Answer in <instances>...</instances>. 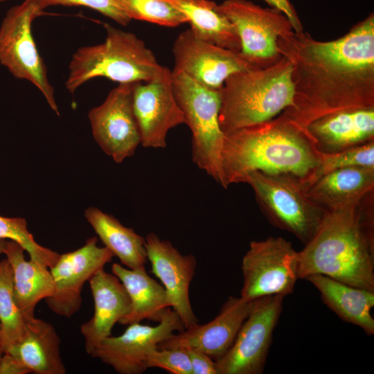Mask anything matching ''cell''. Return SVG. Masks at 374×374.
<instances>
[{
	"label": "cell",
	"mask_w": 374,
	"mask_h": 374,
	"mask_svg": "<svg viewBox=\"0 0 374 374\" xmlns=\"http://www.w3.org/2000/svg\"><path fill=\"white\" fill-rule=\"evenodd\" d=\"M44 12L35 0L10 8L0 25V64L16 78L31 82L59 115L54 89L32 34V24Z\"/></svg>",
	"instance_id": "52a82bcc"
},
{
	"label": "cell",
	"mask_w": 374,
	"mask_h": 374,
	"mask_svg": "<svg viewBox=\"0 0 374 374\" xmlns=\"http://www.w3.org/2000/svg\"><path fill=\"white\" fill-rule=\"evenodd\" d=\"M0 346L4 353L21 340L26 330L14 298L12 269L6 258L0 260Z\"/></svg>",
	"instance_id": "83f0119b"
},
{
	"label": "cell",
	"mask_w": 374,
	"mask_h": 374,
	"mask_svg": "<svg viewBox=\"0 0 374 374\" xmlns=\"http://www.w3.org/2000/svg\"><path fill=\"white\" fill-rule=\"evenodd\" d=\"M145 239L151 271L163 285L172 310L180 317L185 329L195 326L199 321L189 298L190 284L197 265L195 256L181 254L171 242L154 233H148Z\"/></svg>",
	"instance_id": "e0dca14e"
},
{
	"label": "cell",
	"mask_w": 374,
	"mask_h": 374,
	"mask_svg": "<svg viewBox=\"0 0 374 374\" xmlns=\"http://www.w3.org/2000/svg\"><path fill=\"white\" fill-rule=\"evenodd\" d=\"M6 240H0V255L3 253ZM0 337H1V326H0Z\"/></svg>",
	"instance_id": "8d00e7d4"
},
{
	"label": "cell",
	"mask_w": 374,
	"mask_h": 374,
	"mask_svg": "<svg viewBox=\"0 0 374 374\" xmlns=\"http://www.w3.org/2000/svg\"><path fill=\"white\" fill-rule=\"evenodd\" d=\"M361 200L327 213L298 251L300 279L321 274L374 292V234L362 222Z\"/></svg>",
	"instance_id": "7a4b0ae2"
},
{
	"label": "cell",
	"mask_w": 374,
	"mask_h": 374,
	"mask_svg": "<svg viewBox=\"0 0 374 374\" xmlns=\"http://www.w3.org/2000/svg\"><path fill=\"white\" fill-rule=\"evenodd\" d=\"M244 183L252 188L269 222L304 244L315 235L328 212L313 202L299 179L291 175L253 171L247 175Z\"/></svg>",
	"instance_id": "8992f818"
},
{
	"label": "cell",
	"mask_w": 374,
	"mask_h": 374,
	"mask_svg": "<svg viewBox=\"0 0 374 374\" xmlns=\"http://www.w3.org/2000/svg\"><path fill=\"white\" fill-rule=\"evenodd\" d=\"M44 10L52 6H84L96 10L122 26H127L131 19L121 8L117 0H35Z\"/></svg>",
	"instance_id": "d6a6232c"
},
{
	"label": "cell",
	"mask_w": 374,
	"mask_h": 374,
	"mask_svg": "<svg viewBox=\"0 0 374 374\" xmlns=\"http://www.w3.org/2000/svg\"><path fill=\"white\" fill-rule=\"evenodd\" d=\"M6 239L18 243L28 253L30 260L46 267L51 268L59 258L58 253L36 242L28 231L24 218L0 216V240Z\"/></svg>",
	"instance_id": "4dcf8cb0"
},
{
	"label": "cell",
	"mask_w": 374,
	"mask_h": 374,
	"mask_svg": "<svg viewBox=\"0 0 374 374\" xmlns=\"http://www.w3.org/2000/svg\"><path fill=\"white\" fill-rule=\"evenodd\" d=\"M30 371L15 356L4 353L0 362V374H28Z\"/></svg>",
	"instance_id": "d590c367"
},
{
	"label": "cell",
	"mask_w": 374,
	"mask_h": 374,
	"mask_svg": "<svg viewBox=\"0 0 374 374\" xmlns=\"http://www.w3.org/2000/svg\"><path fill=\"white\" fill-rule=\"evenodd\" d=\"M175 98L192 134V160L220 185L224 134L219 114L220 90L208 88L181 72L171 71Z\"/></svg>",
	"instance_id": "5b68a950"
},
{
	"label": "cell",
	"mask_w": 374,
	"mask_h": 374,
	"mask_svg": "<svg viewBox=\"0 0 374 374\" xmlns=\"http://www.w3.org/2000/svg\"><path fill=\"white\" fill-rule=\"evenodd\" d=\"M305 135L321 153H335L374 141V107H353L320 117Z\"/></svg>",
	"instance_id": "d6986e66"
},
{
	"label": "cell",
	"mask_w": 374,
	"mask_h": 374,
	"mask_svg": "<svg viewBox=\"0 0 374 374\" xmlns=\"http://www.w3.org/2000/svg\"><path fill=\"white\" fill-rule=\"evenodd\" d=\"M185 327L179 315L168 308L159 323L155 326L133 323L118 337H107L90 355L110 366L119 374H140L148 367V351L175 332H181Z\"/></svg>",
	"instance_id": "8fae6325"
},
{
	"label": "cell",
	"mask_w": 374,
	"mask_h": 374,
	"mask_svg": "<svg viewBox=\"0 0 374 374\" xmlns=\"http://www.w3.org/2000/svg\"><path fill=\"white\" fill-rule=\"evenodd\" d=\"M112 272L123 284L130 299L129 312L118 322L122 325L144 319L160 322L171 303L163 286L147 274L145 267L129 269L114 263Z\"/></svg>",
	"instance_id": "cb8c5ba5"
},
{
	"label": "cell",
	"mask_w": 374,
	"mask_h": 374,
	"mask_svg": "<svg viewBox=\"0 0 374 374\" xmlns=\"http://www.w3.org/2000/svg\"><path fill=\"white\" fill-rule=\"evenodd\" d=\"M190 362L192 374H217L215 361L199 350L186 349Z\"/></svg>",
	"instance_id": "836d02e7"
},
{
	"label": "cell",
	"mask_w": 374,
	"mask_h": 374,
	"mask_svg": "<svg viewBox=\"0 0 374 374\" xmlns=\"http://www.w3.org/2000/svg\"><path fill=\"white\" fill-rule=\"evenodd\" d=\"M6 0H0V2H3V1H5Z\"/></svg>",
	"instance_id": "f35d334b"
},
{
	"label": "cell",
	"mask_w": 374,
	"mask_h": 374,
	"mask_svg": "<svg viewBox=\"0 0 374 374\" xmlns=\"http://www.w3.org/2000/svg\"><path fill=\"white\" fill-rule=\"evenodd\" d=\"M181 10L197 39L225 48L240 51L236 30L211 0H168Z\"/></svg>",
	"instance_id": "4316f807"
},
{
	"label": "cell",
	"mask_w": 374,
	"mask_h": 374,
	"mask_svg": "<svg viewBox=\"0 0 374 374\" xmlns=\"http://www.w3.org/2000/svg\"><path fill=\"white\" fill-rule=\"evenodd\" d=\"M174 68L198 83L220 90L231 75L258 66L240 53L203 42L190 28L181 32L172 46Z\"/></svg>",
	"instance_id": "5bb4252c"
},
{
	"label": "cell",
	"mask_w": 374,
	"mask_h": 374,
	"mask_svg": "<svg viewBox=\"0 0 374 374\" xmlns=\"http://www.w3.org/2000/svg\"><path fill=\"white\" fill-rule=\"evenodd\" d=\"M146 364L148 368H159L171 374H192L186 349L151 348L147 353Z\"/></svg>",
	"instance_id": "1f68e13d"
},
{
	"label": "cell",
	"mask_w": 374,
	"mask_h": 374,
	"mask_svg": "<svg viewBox=\"0 0 374 374\" xmlns=\"http://www.w3.org/2000/svg\"><path fill=\"white\" fill-rule=\"evenodd\" d=\"M220 10L235 27L240 41V53L258 66L279 52V37L291 34L287 17L274 8H263L247 0H226Z\"/></svg>",
	"instance_id": "30bf717a"
},
{
	"label": "cell",
	"mask_w": 374,
	"mask_h": 374,
	"mask_svg": "<svg viewBox=\"0 0 374 374\" xmlns=\"http://www.w3.org/2000/svg\"><path fill=\"white\" fill-rule=\"evenodd\" d=\"M35 374H64L60 338L50 323L35 317L26 322L23 338L7 352Z\"/></svg>",
	"instance_id": "d4e9b609"
},
{
	"label": "cell",
	"mask_w": 374,
	"mask_h": 374,
	"mask_svg": "<svg viewBox=\"0 0 374 374\" xmlns=\"http://www.w3.org/2000/svg\"><path fill=\"white\" fill-rule=\"evenodd\" d=\"M305 190L316 204L328 211H335L358 202L374 191V168L354 166L335 170Z\"/></svg>",
	"instance_id": "7402d4cb"
},
{
	"label": "cell",
	"mask_w": 374,
	"mask_h": 374,
	"mask_svg": "<svg viewBox=\"0 0 374 374\" xmlns=\"http://www.w3.org/2000/svg\"><path fill=\"white\" fill-rule=\"evenodd\" d=\"M84 217L105 247L124 266L132 269L145 267L148 260L145 238L98 208H87Z\"/></svg>",
	"instance_id": "484cf974"
},
{
	"label": "cell",
	"mask_w": 374,
	"mask_h": 374,
	"mask_svg": "<svg viewBox=\"0 0 374 374\" xmlns=\"http://www.w3.org/2000/svg\"><path fill=\"white\" fill-rule=\"evenodd\" d=\"M294 73L292 61L283 60L229 76L220 89L219 121L224 134L268 121L293 107Z\"/></svg>",
	"instance_id": "3957f363"
},
{
	"label": "cell",
	"mask_w": 374,
	"mask_h": 374,
	"mask_svg": "<svg viewBox=\"0 0 374 374\" xmlns=\"http://www.w3.org/2000/svg\"><path fill=\"white\" fill-rule=\"evenodd\" d=\"M319 159V152L305 134L281 116L224 134L221 186L244 183L253 171L291 175L303 181Z\"/></svg>",
	"instance_id": "6da1fadb"
},
{
	"label": "cell",
	"mask_w": 374,
	"mask_h": 374,
	"mask_svg": "<svg viewBox=\"0 0 374 374\" xmlns=\"http://www.w3.org/2000/svg\"><path fill=\"white\" fill-rule=\"evenodd\" d=\"M284 297L273 295L253 301L231 346L215 361L217 374L262 373Z\"/></svg>",
	"instance_id": "9c48e42d"
},
{
	"label": "cell",
	"mask_w": 374,
	"mask_h": 374,
	"mask_svg": "<svg viewBox=\"0 0 374 374\" xmlns=\"http://www.w3.org/2000/svg\"><path fill=\"white\" fill-rule=\"evenodd\" d=\"M240 297L247 301L293 292L299 276V253L281 237L253 240L242 261Z\"/></svg>",
	"instance_id": "ba28073f"
},
{
	"label": "cell",
	"mask_w": 374,
	"mask_h": 374,
	"mask_svg": "<svg viewBox=\"0 0 374 374\" xmlns=\"http://www.w3.org/2000/svg\"><path fill=\"white\" fill-rule=\"evenodd\" d=\"M134 83L119 84L88 114L95 141L118 163L132 156L141 144L132 105Z\"/></svg>",
	"instance_id": "7c38bea8"
},
{
	"label": "cell",
	"mask_w": 374,
	"mask_h": 374,
	"mask_svg": "<svg viewBox=\"0 0 374 374\" xmlns=\"http://www.w3.org/2000/svg\"><path fill=\"white\" fill-rule=\"evenodd\" d=\"M132 105L145 148H166L168 131L185 123L174 94L171 71L166 66L157 77L134 83Z\"/></svg>",
	"instance_id": "4fadbf2b"
},
{
	"label": "cell",
	"mask_w": 374,
	"mask_h": 374,
	"mask_svg": "<svg viewBox=\"0 0 374 374\" xmlns=\"http://www.w3.org/2000/svg\"><path fill=\"white\" fill-rule=\"evenodd\" d=\"M104 42L78 48L69 63L65 87L70 93L91 79L108 78L119 84L145 82L166 66L136 35L105 24Z\"/></svg>",
	"instance_id": "277c9868"
},
{
	"label": "cell",
	"mask_w": 374,
	"mask_h": 374,
	"mask_svg": "<svg viewBox=\"0 0 374 374\" xmlns=\"http://www.w3.org/2000/svg\"><path fill=\"white\" fill-rule=\"evenodd\" d=\"M267 3L272 8L282 12L290 21L292 28L298 35L302 33L303 26L298 17L297 13L289 0H262Z\"/></svg>",
	"instance_id": "e575fe53"
},
{
	"label": "cell",
	"mask_w": 374,
	"mask_h": 374,
	"mask_svg": "<svg viewBox=\"0 0 374 374\" xmlns=\"http://www.w3.org/2000/svg\"><path fill=\"white\" fill-rule=\"evenodd\" d=\"M354 166L374 168V141L338 152H319L317 166L305 180L300 182L305 189L328 172Z\"/></svg>",
	"instance_id": "f1b7e54d"
},
{
	"label": "cell",
	"mask_w": 374,
	"mask_h": 374,
	"mask_svg": "<svg viewBox=\"0 0 374 374\" xmlns=\"http://www.w3.org/2000/svg\"><path fill=\"white\" fill-rule=\"evenodd\" d=\"M252 303L253 301H247L240 296H230L214 319L174 333L157 348L193 349L217 361L231 346Z\"/></svg>",
	"instance_id": "ac0fdd59"
},
{
	"label": "cell",
	"mask_w": 374,
	"mask_h": 374,
	"mask_svg": "<svg viewBox=\"0 0 374 374\" xmlns=\"http://www.w3.org/2000/svg\"><path fill=\"white\" fill-rule=\"evenodd\" d=\"M306 56L330 73L357 78L373 75L374 17L371 14L345 36L331 42L309 41Z\"/></svg>",
	"instance_id": "2e32d148"
},
{
	"label": "cell",
	"mask_w": 374,
	"mask_h": 374,
	"mask_svg": "<svg viewBox=\"0 0 374 374\" xmlns=\"http://www.w3.org/2000/svg\"><path fill=\"white\" fill-rule=\"evenodd\" d=\"M94 301L93 317L80 326L85 350L91 355L102 340L111 336L114 326L130 309V299L118 278L101 269L89 280Z\"/></svg>",
	"instance_id": "ffe728a7"
},
{
	"label": "cell",
	"mask_w": 374,
	"mask_h": 374,
	"mask_svg": "<svg viewBox=\"0 0 374 374\" xmlns=\"http://www.w3.org/2000/svg\"><path fill=\"white\" fill-rule=\"evenodd\" d=\"M3 253L13 272L15 301L26 322L35 317L37 303L53 294L54 281L49 268L26 260L18 243L6 240Z\"/></svg>",
	"instance_id": "44dd1931"
},
{
	"label": "cell",
	"mask_w": 374,
	"mask_h": 374,
	"mask_svg": "<svg viewBox=\"0 0 374 374\" xmlns=\"http://www.w3.org/2000/svg\"><path fill=\"white\" fill-rule=\"evenodd\" d=\"M3 355V352L0 346V362H1Z\"/></svg>",
	"instance_id": "74e56055"
},
{
	"label": "cell",
	"mask_w": 374,
	"mask_h": 374,
	"mask_svg": "<svg viewBox=\"0 0 374 374\" xmlns=\"http://www.w3.org/2000/svg\"><path fill=\"white\" fill-rule=\"evenodd\" d=\"M96 237L87 239L82 247L60 254L49 268L55 290L44 301L53 312L66 318L75 314L82 305L84 283L112 260L113 253L105 247H98Z\"/></svg>",
	"instance_id": "9a60e30c"
},
{
	"label": "cell",
	"mask_w": 374,
	"mask_h": 374,
	"mask_svg": "<svg viewBox=\"0 0 374 374\" xmlns=\"http://www.w3.org/2000/svg\"><path fill=\"white\" fill-rule=\"evenodd\" d=\"M132 19L145 21L167 27L187 22L185 15L168 0H117Z\"/></svg>",
	"instance_id": "f546056e"
},
{
	"label": "cell",
	"mask_w": 374,
	"mask_h": 374,
	"mask_svg": "<svg viewBox=\"0 0 374 374\" xmlns=\"http://www.w3.org/2000/svg\"><path fill=\"white\" fill-rule=\"evenodd\" d=\"M304 279L320 293L323 302L343 321L357 326L368 335L374 334V292L358 288L321 274Z\"/></svg>",
	"instance_id": "603a6c76"
}]
</instances>
